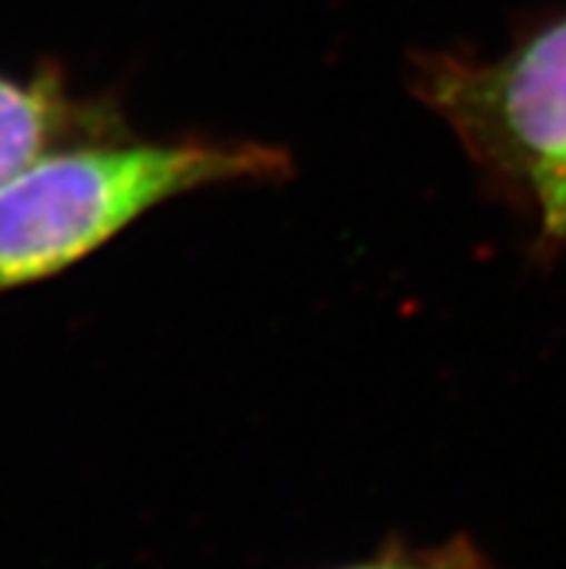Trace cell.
<instances>
[{
    "label": "cell",
    "mask_w": 566,
    "mask_h": 569,
    "mask_svg": "<svg viewBox=\"0 0 566 569\" xmlns=\"http://www.w3.org/2000/svg\"><path fill=\"white\" fill-rule=\"evenodd\" d=\"M284 153L260 144H67L0 186V292L64 272L145 211L197 188L269 180Z\"/></svg>",
    "instance_id": "6da1fadb"
},
{
    "label": "cell",
    "mask_w": 566,
    "mask_h": 569,
    "mask_svg": "<svg viewBox=\"0 0 566 569\" xmlns=\"http://www.w3.org/2000/svg\"><path fill=\"white\" fill-rule=\"evenodd\" d=\"M423 79L468 151L566 243V18L495 64L443 58Z\"/></svg>",
    "instance_id": "7a4b0ae2"
},
{
    "label": "cell",
    "mask_w": 566,
    "mask_h": 569,
    "mask_svg": "<svg viewBox=\"0 0 566 569\" xmlns=\"http://www.w3.org/2000/svg\"><path fill=\"white\" fill-rule=\"evenodd\" d=\"M122 137L119 116L76 99L58 72L14 79L0 72V186L43 153Z\"/></svg>",
    "instance_id": "3957f363"
},
{
    "label": "cell",
    "mask_w": 566,
    "mask_h": 569,
    "mask_svg": "<svg viewBox=\"0 0 566 569\" xmlns=\"http://www.w3.org/2000/svg\"><path fill=\"white\" fill-rule=\"evenodd\" d=\"M338 569H491L486 558L477 552L468 541L439 543L430 549H408L396 547L390 552H381L367 561L347 563Z\"/></svg>",
    "instance_id": "277c9868"
}]
</instances>
